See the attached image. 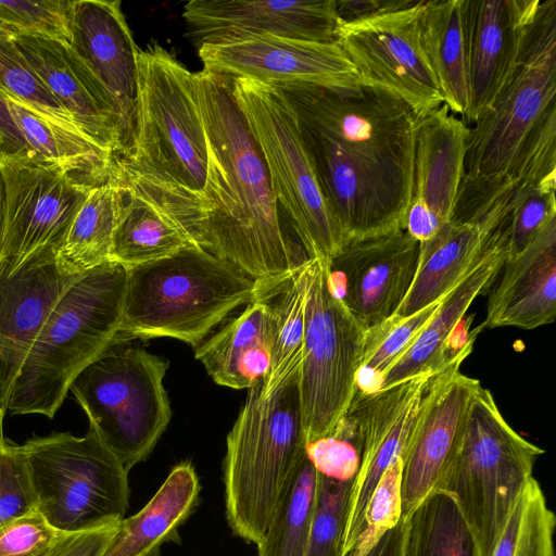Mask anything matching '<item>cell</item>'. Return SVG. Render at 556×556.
Returning a JSON list of instances; mask_svg holds the SVG:
<instances>
[{"label":"cell","mask_w":556,"mask_h":556,"mask_svg":"<svg viewBox=\"0 0 556 556\" xmlns=\"http://www.w3.org/2000/svg\"><path fill=\"white\" fill-rule=\"evenodd\" d=\"M281 91L298 115L345 243L404 229L418 122L410 108L396 96L361 83Z\"/></svg>","instance_id":"6da1fadb"},{"label":"cell","mask_w":556,"mask_h":556,"mask_svg":"<svg viewBox=\"0 0 556 556\" xmlns=\"http://www.w3.org/2000/svg\"><path fill=\"white\" fill-rule=\"evenodd\" d=\"M193 79L207 150L205 185L197 195L154 204L192 244L254 279L260 300H266L309 257L282 229L269 174L232 79L204 70Z\"/></svg>","instance_id":"7a4b0ae2"},{"label":"cell","mask_w":556,"mask_h":556,"mask_svg":"<svg viewBox=\"0 0 556 556\" xmlns=\"http://www.w3.org/2000/svg\"><path fill=\"white\" fill-rule=\"evenodd\" d=\"M554 174L556 0H544L510 75L469 127L462 186L492 189Z\"/></svg>","instance_id":"3957f363"},{"label":"cell","mask_w":556,"mask_h":556,"mask_svg":"<svg viewBox=\"0 0 556 556\" xmlns=\"http://www.w3.org/2000/svg\"><path fill=\"white\" fill-rule=\"evenodd\" d=\"M134 148L116 159L115 178L153 203L199 194L207 150L194 73L159 43L138 53Z\"/></svg>","instance_id":"277c9868"},{"label":"cell","mask_w":556,"mask_h":556,"mask_svg":"<svg viewBox=\"0 0 556 556\" xmlns=\"http://www.w3.org/2000/svg\"><path fill=\"white\" fill-rule=\"evenodd\" d=\"M264 379L248 396L226 440L225 515L235 535L257 545L305 457L299 369L270 395Z\"/></svg>","instance_id":"5b68a950"},{"label":"cell","mask_w":556,"mask_h":556,"mask_svg":"<svg viewBox=\"0 0 556 556\" xmlns=\"http://www.w3.org/2000/svg\"><path fill=\"white\" fill-rule=\"evenodd\" d=\"M126 270L118 343L167 337L195 348L232 311L260 299L254 279L195 245Z\"/></svg>","instance_id":"8992f818"},{"label":"cell","mask_w":556,"mask_h":556,"mask_svg":"<svg viewBox=\"0 0 556 556\" xmlns=\"http://www.w3.org/2000/svg\"><path fill=\"white\" fill-rule=\"evenodd\" d=\"M126 277V268L110 261L65 290L25 358L7 413L53 418L76 376L118 344Z\"/></svg>","instance_id":"52a82bcc"},{"label":"cell","mask_w":556,"mask_h":556,"mask_svg":"<svg viewBox=\"0 0 556 556\" xmlns=\"http://www.w3.org/2000/svg\"><path fill=\"white\" fill-rule=\"evenodd\" d=\"M544 450L517 433L482 386L468 408L458 453L439 491L456 502L478 555L490 556Z\"/></svg>","instance_id":"ba28073f"},{"label":"cell","mask_w":556,"mask_h":556,"mask_svg":"<svg viewBox=\"0 0 556 556\" xmlns=\"http://www.w3.org/2000/svg\"><path fill=\"white\" fill-rule=\"evenodd\" d=\"M236 101L263 154L278 206L309 258L325 264L345 238L323 194L298 115L281 90L231 78Z\"/></svg>","instance_id":"9c48e42d"},{"label":"cell","mask_w":556,"mask_h":556,"mask_svg":"<svg viewBox=\"0 0 556 556\" xmlns=\"http://www.w3.org/2000/svg\"><path fill=\"white\" fill-rule=\"evenodd\" d=\"M114 344L86 366L70 390L102 442L129 470L144 460L169 424L163 386L168 362Z\"/></svg>","instance_id":"30bf717a"},{"label":"cell","mask_w":556,"mask_h":556,"mask_svg":"<svg viewBox=\"0 0 556 556\" xmlns=\"http://www.w3.org/2000/svg\"><path fill=\"white\" fill-rule=\"evenodd\" d=\"M22 447L37 508L54 529L75 533L124 519L128 472L92 427L84 437H33Z\"/></svg>","instance_id":"8fae6325"},{"label":"cell","mask_w":556,"mask_h":556,"mask_svg":"<svg viewBox=\"0 0 556 556\" xmlns=\"http://www.w3.org/2000/svg\"><path fill=\"white\" fill-rule=\"evenodd\" d=\"M366 330L332 292L327 264L312 258L299 391L306 443L332 433L357 391Z\"/></svg>","instance_id":"7c38bea8"},{"label":"cell","mask_w":556,"mask_h":556,"mask_svg":"<svg viewBox=\"0 0 556 556\" xmlns=\"http://www.w3.org/2000/svg\"><path fill=\"white\" fill-rule=\"evenodd\" d=\"M424 0L409 7L339 23L336 41L353 64L358 83L386 90L420 118L443 97L419 40Z\"/></svg>","instance_id":"4fadbf2b"},{"label":"cell","mask_w":556,"mask_h":556,"mask_svg":"<svg viewBox=\"0 0 556 556\" xmlns=\"http://www.w3.org/2000/svg\"><path fill=\"white\" fill-rule=\"evenodd\" d=\"M463 354L432 375L425 388L410 433L402 452V518L440 486L464 437L470 401L479 380L459 368Z\"/></svg>","instance_id":"5bb4252c"},{"label":"cell","mask_w":556,"mask_h":556,"mask_svg":"<svg viewBox=\"0 0 556 556\" xmlns=\"http://www.w3.org/2000/svg\"><path fill=\"white\" fill-rule=\"evenodd\" d=\"M7 192L0 269L13 274L45 251L59 253L90 189L36 163L0 162Z\"/></svg>","instance_id":"9a60e30c"},{"label":"cell","mask_w":556,"mask_h":556,"mask_svg":"<svg viewBox=\"0 0 556 556\" xmlns=\"http://www.w3.org/2000/svg\"><path fill=\"white\" fill-rule=\"evenodd\" d=\"M70 47L99 88L118 135L116 159L135 144L138 116V53L119 1H72Z\"/></svg>","instance_id":"2e32d148"},{"label":"cell","mask_w":556,"mask_h":556,"mask_svg":"<svg viewBox=\"0 0 556 556\" xmlns=\"http://www.w3.org/2000/svg\"><path fill=\"white\" fill-rule=\"evenodd\" d=\"M198 52L206 72L279 90L341 88L358 83L353 64L337 41L254 36L202 45Z\"/></svg>","instance_id":"e0dca14e"},{"label":"cell","mask_w":556,"mask_h":556,"mask_svg":"<svg viewBox=\"0 0 556 556\" xmlns=\"http://www.w3.org/2000/svg\"><path fill=\"white\" fill-rule=\"evenodd\" d=\"M419 242L405 229L346 242L327 265L332 292L368 330L395 314L414 281Z\"/></svg>","instance_id":"ac0fdd59"},{"label":"cell","mask_w":556,"mask_h":556,"mask_svg":"<svg viewBox=\"0 0 556 556\" xmlns=\"http://www.w3.org/2000/svg\"><path fill=\"white\" fill-rule=\"evenodd\" d=\"M430 377H413L370 393L356 391L344 415L359 435L362 460L348 503L341 556L353 549L377 483L402 455Z\"/></svg>","instance_id":"d6986e66"},{"label":"cell","mask_w":556,"mask_h":556,"mask_svg":"<svg viewBox=\"0 0 556 556\" xmlns=\"http://www.w3.org/2000/svg\"><path fill=\"white\" fill-rule=\"evenodd\" d=\"M518 185L493 197H458L451 220L432 240L419 243L414 281L394 315L420 311L458 282L509 219Z\"/></svg>","instance_id":"ffe728a7"},{"label":"cell","mask_w":556,"mask_h":556,"mask_svg":"<svg viewBox=\"0 0 556 556\" xmlns=\"http://www.w3.org/2000/svg\"><path fill=\"white\" fill-rule=\"evenodd\" d=\"M186 36L199 48L254 36L336 41V0H192L185 4Z\"/></svg>","instance_id":"44dd1931"},{"label":"cell","mask_w":556,"mask_h":556,"mask_svg":"<svg viewBox=\"0 0 556 556\" xmlns=\"http://www.w3.org/2000/svg\"><path fill=\"white\" fill-rule=\"evenodd\" d=\"M468 131L444 103L418 118L404 229L419 243L432 240L452 218L465 172Z\"/></svg>","instance_id":"7402d4cb"},{"label":"cell","mask_w":556,"mask_h":556,"mask_svg":"<svg viewBox=\"0 0 556 556\" xmlns=\"http://www.w3.org/2000/svg\"><path fill=\"white\" fill-rule=\"evenodd\" d=\"M53 250L29 258L13 274L0 269V420L14 382L50 312L83 274L63 270Z\"/></svg>","instance_id":"603a6c76"},{"label":"cell","mask_w":556,"mask_h":556,"mask_svg":"<svg viewBox=\"0 0 556 556\" xmlns=\"http://www.w3.org/2000/svg\"><path fill=\"white\" fill-rule=\"evenodd\" d=\"M541 0H464V29L473 125L490 108L515 67Z\"/></svg>","instance_id":"cb8c5ba5"},{"label":"cell","mask_w":556,"mask_h":556,"mask_svg":"<svg viewBox=\"0 0 556 556\" xmlns=\"http://www.w3.org/2000/svg\"><path fill=\"white\" fill-rule=\"evenodd\" d=\"M510 217V216H509ZM509 219L481 257L442 298L438 308L412 345L384 371L376 390L417 376H431L463 354H470L476 337L454 343L473 300L495 282L508 254Z\"/></svg>","instance_id":"d4e9b609"},{"label":"cell","mask_w":556,"mask_h":556,"mask_svg":"<svg viewBox=\"0 0 556 556\" xmlns=\"http://www.w3.org/2000/svg\"><path fill=\"white\" fill-rule=\"evenodd\" d=\"M482 328L531 330L556 317V218L518 255L506 257Z\"/></svg>","instance_id":"484cf974"},{"label":"cell","mask_w":556,"mask_h":556,"mask_svg":"<svg viewBox=\"0 0 556 556\" xmlns=\"http://www.w3.org/2000/svg\"><path fill=\"white\" fill-rule=\"evenodd\" d=\"M13 40L79 130L117 157L119 144L113 116L93 78L70 45L26 36H15Z\"/></svg>","instance_id":"4316f807"},{"label":"cell","mask_w":556,"mask_h":556,"mask_svg":"<svg viewBox=\"0 0 556 556\" xmlns=\"http://www.w3.org/2000/svg\"><path fill=\"white\" fill-rule=\"evenodd\" d=\"M271 323L267 300H254L236 318L195 346V358L217 383L250 389L270 367Z\"/></svg>","instance_id":"83f0119b"},{"label":"cell","mask_w":556,"mask_h":556,"mask_svg":"<svg viewBox=\"0 0 556 556\" xmlns=\"http://www.w3.org/2000/svg\"><path fill=\"white\" fill-rule=\"evenodd\" d=\"M200 481L193 465L177 464L151 500L124 518L102 556H156L161 545L178 538L179 527L194 510Z\"/></svg>","instance_id":"f1b7e54d"},{"label":"cell","mask_w":556,"mask_h":556,"mask_svg":"<svg viewBox=\"0 0 556 556\" xmlns=\"http://www.w3.org/2000/svg\"><path fill=\"white\" fill-rule=\"evenodd\" d=\"M10 114L39 164L52 167L72 182L94 188L114 178L116 157L84 134L4 96Z\"/></svg>","instance_id":"f546056e"},{"label":"cell","mask_w":556,"mask_h":556,"mask_svg":"<svg viewBox=\"0 0 556 556\" xmlns=\"http://www.w3.org/2000/svg\"><path fill=\"white\" fill-rule=\"evenodd\" d=\"M419 40L444 104L464 119L469 106L464 0H424Z\"/></svg>","instance_id":"4dcf8cb0"},{"label":"cell","mask_w":556,"mask_h":556,"mask_svg":"<svg viewBox=\"0 0 556 556\" xmlns=\"http://www.w3.org/2000/svg\"><path fill=\"white\" fill-rule=\"evenodd\" d=\"M125 198L115 178L90 189L58 255L68 274H83L111 261L114 231Z\"/></svg>","instance_id":"1f68e13d"},{"label":"cell","mask_w":556,"mask_h":556,"mask_svg":"<svg viewBox=\"0 0 556 556\" xmlns=\"http://www.w3.org/2000/svg\"><path fill=\"white\" fill-rule=\"evenodd\" d=\"M124 188L125 198L114 231L111 261L130 268L194 245L154 203Z\"/></svg>","instance_id":"d6a6232c"},{"label":"cell","mask_w":556,"mask_h":556,"mask_svg":"<svg viewBox=\"0 0 556 556\" xmlns=\"http://www.w3.org/2000/svg\"><path fill=\"white\" fill-rule=\"evenodd\" d=\"M306 261L269 299L271 342L270 367L262 394L270 395L299 368L303 354L308 270Z\"/></svg>","instance_id":"836d02e7"},{"label":"cell","mask_w":556,"mask_h":556,"mask_svg":"<svg viewBox=\"0 0 556 556\" xmlns=\"http://www.w3.org/2000/svg\"><path fill=\"white\" fill-rule=\"evenodd\" d=\"M404 556H479L470 529L448 493L433 492L406 518Z\"/></svg>","instance_id":"e575fe53"},{"label":"cell","mask_w":556,"mask_h":556,"mask_svg":"<svg viewBox=\"0 0 556 556\" xmlns=\"http://www.w3.org/2000/svg\"><path fill=\"white\" fill-rule=\"evenodd\" d=\"M317 472L306 455L257 546V556H306Z\"/></svg>","instance_id":"d590c367"},{"label":"cell","mask_w":556,"mask_h":556,"mask_svg":"<svg viewBox=\"0 0 556 556\" xmlns=\"http://www.w3.org/2000/svg\"><path fill=\"white\" fill-rule=\"evenodd\" d=\"M556 516L532 477L514 505L490 556H556Z\"/></svg>","instance_id":"8d00e7d4"},{"label":"cell","mask_w":556,"mask_h":556,"mask_svg":"<svg viewBox=\"0 0 556 556\" xmlns=\"http://www.w3.org/2000/svg\"><path fill=\"white\" fill-rule=\"evenodd\" d=\"M441 300L409 316L392 315L366 330L357 391L370 393L376 390L380 377L412 345Z\"/></svg>","instance_id":"74e56055"},{"label":"cell","mask_w":556,"mask_h":556,"mask_svg":"<svg viewBox=\"0 0 556 556\" xmlns=\"http://www.w3.org/2000/svg\"><path fill=\"white\" fill-rule=\"evenodd\" d=\"M0 92L50 121L81 132L71 115L28 64L13 38L2 35H0Z\"/></svg>","instance_id":"f35d334b"},{"label":"cell","mask_w":556,"mask_h":556,"mask_svg":"<svg viewBox=\"0 0 556 556\" xmlns=\"http://www.w3.org/2000/svg\"><path fill=\"white\" fill-rule=\"evenodd\" d=\"M555 191L556 175L520 181L510 211L507 257L521 253L556 218Z\"/></svg>","instance_id":"ab89813d"},{"label":"cell","mask_w":556,"mask_h":556,"mask_svg":"<svg viewBox=\"0 0 556 556\" xmlns=\"http://www.w3.org/2000/svg\"><path fill=\"white\" fill-rule=\"evenodd\" d=\"M354 481L317 473L306 556H341L348 503Z\"/></svg>","instance_id":"60d3db41"},{"label":"cell","mask_w":556,"mask_h":556,"mask_svg":"<svg viewBox=\"0 0 556 556\" xmlns=\"http://www.w3.org/2000/svg\"><path fill=\"white\" fill-rule=\"evenodd\" d=\"M68 0H0V21L13 36L71 39Z\"/></svg>","instance_id":"b9f144b4"},{"label":"cell","mask_w":556,"mask_h":556,"mask_svg":"<svg viewBox=\"0 0 556 556\" xmlns=\"http://www.w3.org/2000/svg\"><path fill=\"white\" fill-rule=\"evenodd\" d=\"M402 457H396L377 483L365 509L362 529L346 556H365L402 519Z\"/></svg>","instance_id":"7bdbcfd3"},{"label":"cell","mask_w":556,"mask_h":556,"mask_svg":"<svg viewBox=\"0 0 556 556\" xmlns=\"http://www.w3.org/2000/svg\"><path fill=\"white\" fill-rule=\"evenodd\" d=\"M305 455L318 475L338 481H354L362 460V442L344 416L332 433L307 442Z\"/></svg>","instance_id":"ee69618b"},{"label":"cell","mask_w":556,"mask_h":556,"mask_svg":"<svg viewBox=\"0 0 556 556\" xmlns=\"http://www.w3.org/2000/svg\"><path fill=\"white\" fill-rule=\"evenodd\" d=\"M37 509L22 445L0 447V527Z\"/></svg>","instance_id":"f6af8a7d"},{"label":"cell","mask_w":556,"mask_h":556,"mask_svg":"<svg viewBox=\"0 0 556 556\" xmlns=\"http://www.w3.org/2000/svg\"><path fill=\"white\" fill-rule=\"evenodd\" d=\"M64 534L37 508L0 527V556H41Z\"/></svg>","instance_id":"bcb514c9"},{"label":"cell","mask_w":556,"mask_h":556,"mask_svg":"<svg viewBox=\"0 0 556 556\" xmlns=\"http://www.w3.org/2000/svg\"><path fill=\"white\" fill-rule=\"evenodd\" d=\"M121 521L93 530L66 533L41 556H102Z\"/></svg>","instance_id":"7dc6e473"},{"label":"cell","mask_w":556,"mask_h":556,"mask_svg":"<svg viewBox=\"0 0 556 556\" xmlns=\"http://www.w3.org/2000/svg\"><path fill=\"white\" fill-rule=\"evenodd\" d=\"M5 161L39 164L36 154L14 123L4 96L0 92V162Z\"/></svg>","instance_id":"c3c4849f"},{"label":"cell","mask_w":556,"mask_h":556,"mask_svg":"<svg viewBox=\"0 0 556 556\" xmlns=\"http://www.w3.org/2000/svg\"><path fill=\"white\" fill-rule=\"evenodd\" d=\"M416 0L337 1V14L340 23H349L403 9L409 7Z\"/></svg>","instance_id":"681fc988"},{"label":"cell","mask_w":556,"mask_h":556,"mask_svg":"<svg viewBox=\"0 0 556 556\" xmlns=\"http://www.w3.org/2000/svg\"><path fill=\"white\" fill-rule=\"evenodd\" d=\"M406 519L387 531L365 556H404Z\"/></svg>","instance_id":"f907efd6"},{"label":"cell","mask_w":556,"mask_h":556,"mask_svg":"<svg viewBox=\"0 0 556 556\" xmlns=\"http://www.w3.org/2000/svg\"><path fill=\"white\" fill-rule=\"evenodd\" d=\"M5 203H7L5 182H4L2 170L0 168V257H1V251H2L3 235H4Z\"/></svg>","instance_id":"816d5d0a"},{"label":"cell","mask_w":556,"mask_h":556,"mask_svg":"<svg viewBox=\"0 0 556 556\" xmlns=\"http://www.w3.org/2000/svg\"><path fill=\"white\" fill-rule=\"evenodd\" d=\"M0 35L14 38L13 34L8 29L2 21H0Z\"/></svg>","instance_id":"f5cc1de1"},{"label":"cell","mask_w":556,"mask_h":556,"mask_svg":"<svg viewBox=\"0 0 556 556\" xmlns=\"http://www.w3.org/2000/svg\"><path fill=\"white\" fill-rule=\"evenodd\" d=\"M7 442L3 437V421L0 420V447Z\"/></svg>","instance_id":"db71d44e"},{"label":"cell","mask_w":556,"mask_h":556,"mask_svg":"<svg viewBox=\"0 0 556 556\" xmlns=\"http://www.w3.org/2000/svg\"><path fill=\"white\" fill-rule=\"evenodd\" d=\"M156 556H160V555H156Z\"/></svg>","instance_id":"11a10c76"}]
</instances>
